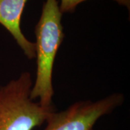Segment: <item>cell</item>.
<instances>
[{
  "label": "cell",
  "instance_id": "3957f363",
  "mask_svg": "<svg viewBox=\"0 0 130 130\" xmlns=\"http://www.w3.org/2000/svg\"><path fill=\"white\" fill-rule=\"evenodd\" d=\"M124 101L122 93H114L96 101L75 102L64 111L52 112L43 130H95L97 121L121 106Z\"/></svg>",
  "mask_w": 130,
  "mask_h": 130
},
{
  "label": "cell",
  "instance_id": "7a4b0ae2",
  "mask_svg": "<svg viewBox=\"0 0 130 130\" xmlns=\"http://www.w3.org/2000/svg\"><path fill=\"white\" fill-rule=\"evenodd\" d=\"M32 84L31 74L24 72L0 87V130H32L56 111L30 98Z\"/></svg>",
  "mask_w": 130,
  "mask_h": 130
},
{
  "label": "cell",
  "instance_id": "6da1fadb",
  "mask_svg": "<svg viewBox=\"0 0 130 130\" xmlns=\"http://www.w3.org/2000/svg\"><path fill=\"white\" fill-rule=\"evenodd\" d=\"M62 13L58 0H46L35 26L36 73L30 91L32 101L39 99L43 106H53L54 90L53 70L57 52L65 37L61 24Z\"/></svg>",
  "mask_w": 130,
  "mask_h": 130
},
{
  "label": "cell",
  "instance_id": "277c9868",
  "mask_svg": "<svg viewBox=\"0 0 130 130\" xmlns=\"http://www.w3.org/2000/svg\"><path fill=\"white\" fill-rule=\"evenodd\" d=\"M28 0H0V24L11 34L28 59L36 58L35 43L25 36L20 28L21 18Z\"/></svg>",
  "mask_w": 130,
  "mask_h": 130
},
{
  "label": "cell",
  "instance_id": "5b68a950",
  "mask_svg": "<svg viewBox=\"0 0 130 130\" xmlns=\"http://www.w3.org/2000/svg\"><path fill=\"white\" fill-rule=\"evenodd\" d=\"M87 0H60L59 9L62 14L64 13H73L77 7ZM119 5L124 6L129 11L130 0H113Z\"/></svg>",
  "mask_w": 130,
  "mask_h": 130
}]
</instances>
